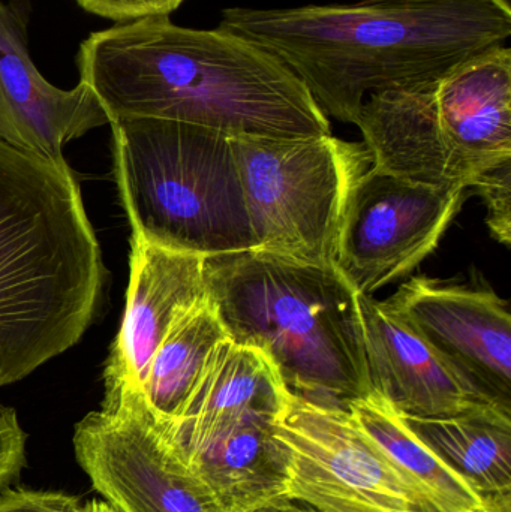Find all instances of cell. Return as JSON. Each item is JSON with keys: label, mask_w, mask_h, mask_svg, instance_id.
<instances>
[{"label": "cell", "mask_w": 511, "mask_h": 512, "mask_svg": "<svg viewBox=\"0 0 511 512\" xmlns=\"http://www.w3.org/2000/svg\"><path fill=\"white\" fill-rule=\"evenodd\" d=\"M77 68L110 123L173 120L231 137L332 134L329 117L287 66L221 27L177 26L170 15L114 23L81 42Z\"/></svg>", "instance_id": "1"}, {"label": "cell", "mask_w": 511, "mask_h": 512, "mask_svg": "<svg viewBox=\"0 0 511 512\" xmlns=\"http://www.w3.org/2000/svg\"><path fill=\"white\" fill-rule=\"evenodd\" d=\"M218 27L287 66L327 117L356 125L369 96L435 80L506 45L511 15L489 0H359L227 8Z\"/></svg>", "instance_id": "2"}, {"label": "cell", "mask_w": 511, "mask_h": 512, "mask_svg": "<svg viewBox=\"0 0 511 512\" xmlns=\"http://www.w3.org/2000/svg\"><path fill=\"white\" fill-rule=\"evenodd\" d=\"M105 276L74 171L0 140V387L80 342Z\"/></svg>", "instance_id": "3"}, {"label": "cell", "mask_w": 511, "mask_h": 512, "mask_svg": "<svg viewBox=\"0 0 511 512\" xmlns=\"http://www.w3.org/2000/svg\"><path fill=\"white\" fill-rule=\"evenodd\" d=\"M228 339L263 352L294 396L347 409L372 393L357 292L333 265L260 249L204 261Z\"/></svg>", "instance_id": "4"}, {"label": "cell", "mask_w": 511, "mask_h": 512, "mask_svg": "<svg viewBox=\"0 0 511 512\" xmlns=\"http://www.w3.org/2000/svg\"><path fill=\"white\" fill-rule=\"evenodd\" d=\"M356 126L375 170L471 188L511 161V48L495 45L435 80L374 93Z\"/></svg>", "instance_id": "5"}, {"label": "cell", "mask_w": 511, "mask_h": 512, "mask_svg": "<svg viewBox=\"0 0 511 512\" xmlns=\"http://www.w3.org/2000/svg\"><path fill=\"white\" fill-rule=\"evenodd\" d=\"M110 126L114 179L134 236L204 258L257 248L231 135L137 117Z\"/></svg>", "instance_id": "6"}, {"label": "cell", "mask_w": 511, "mask_h": 512, "mask_svg": "<svg viewBox=\"0 0 511 512\" xmlns=\"http://www.w3.org/2000/svg\"><path fill=\"white\" fill-rule=\"evenodd\" d=\"M257 248L336 267L351 195L372 159L365 143L231 137Z\"/></svg>", "instance_id": "7"}, {"label": "cell", "mask_w": 511, "mask_h": 512, "mask_svg": "<svg viewBox=\"0 0 511 512\" xmlns=\"http://www.w3.org/2000/svg\"><path fill=\"white\" fill-rule=\"evenodd\" d=\"M101 408L75 424L81 471L116 512H224L140 388L104 381Z\"/></svg>", "instance_id": "8"}, {"label": "cell", "mask_w": 511, "mask_h": 512, "mask_svg": "<svg viewBox=\"0 0 511 512\" xmlns=\"http://www.w3.org/2000/svg\"><path fill=\"white\" fill-rule=\"evenodd\" d=\"M287 454V496L317 512H419L386 457L348 409L288 394L275 418Z\"/></svg>", "instance_id": "9"}, {"label": "cell", "mask_w": 511, "mask_h": 512, "mask_svg": "<svg viewBox=\"0 0 511 512\" xmlns=\"http://www.w3.org/2000/svg\"><path fill=\"white\" fill-rule=\"evenodd\" d=\"M465 192L369 168L348 204L336 256L339 273L365 295L407 276L438 248Z\"/></svg>", "instance_id": "10"}, {"label": "cell", "mask_w": 511, "mask_h": 512, "mask_svg": "<svg viewBox=\"0 0 511 512\" xmlns=\"http://www.w3.org/2000/svg\"><path fill=\"white\" fill-rule=\"evenodd\" d=\"M384 303L486 399L511 411V315L488 283L420 274Z\"/></svg>", "instance_id": "11"}, {"label": "cell", "mask_w": 511, "mask_h": 512, "mask_svg": "<svg viewBox=\"0 0 511 512\" xmlns=\"http://www.w3.org/2000/svg\"><path fill=\"white\" fill-rule=\"evenodd\" d=\"M30 11V0H0V140L66 170V144L110 117L83 81L63 90L42 77L30 56Z\"/></svg>", "instance_id": "12"}, {"label": "cell", "mask_w": 511, "mask_h": 512, "mask_svg": "<svg viewBox=\"0 0 511 512\" xmlns=\"http://www.w3.org/2000/svg\"><path fill=\"white\" fill-rule=\"evenodd\" d=\"M357 304L371 390L401 414L443 418L500 406L465 381L384 301L357 294Z\"/></svg>", "instance_id": "13"}, {"label": "cell", "mask_w": 511, "mask_h": 512, "mask_svg": "<svg viewBox=\"0 0 511 512\" xmlns=\"http://www.w3.org/2000/svg\"><path fill=\"white\" fill-rule=\"evenodd\" d=\"M204 256L131 237L129 285L104 379L140 388L150 360L177 318L206 300Z\"/></svg>", "instance_id": "14"}, {"label": "cell", "mask_w": 511, "mask_h": 512, "mask_svg": "<svg viewBox=\"0 0 511 512\" xmlns=\"http://www.w3.org/2000/svg\"><path fill=\"white\" fill-rule=\"evenodd\" d=\"M273 414L252 412L171 435L224 512H248L287 495V454Z\"/></svg>", "instance_id": "15"}, {"label": "cell", "mask_w": 511, "mask_h": 512, "mask_svg": "<svg viewBox=\"0 0 511 512\" xmlns=\"http://www.w3.org/2000/svg\"><path fill=\"white\" fill-rule=\"evenodd\" d=\"M348 412L366 438L386 457L413 495L419 512H486L483 498L459 472L429 448L389 402L369 393Z\"/></svg>", "instance_id": "16"}, {"label": "cell", "mask_w": 511, "mask_h": 512, "mask_svg": "<svg viewBox=\"0 0 511 512\" xmlns=\"http://www.w3.org/2000/svg\"><path fill=\"white\" fill-rule=\"evenodd\" d=\"M290 391L272 361L251 346L219 343L174 429L207 426L239 415H278Z\"/></svg>", "instance_id": "17"}, {"label": "cell", "mask_w": 511, "mask_h": 512, "mask_svg": "<svg viewBox=\"0 0 511 512\" xmlns=\"http://www.w3.org/2000/svg\"><path fill=\"white\" fill-rule=\"evenodd\" d=\"M404 418L411 430L483 498L511 495L509 409L485 406L453 417Z\"/></svg>", "instance_id": "18"}, {"label": "cell", "mask_w": 511, "mask_h": 512, "mask_svg": "<svg viewBox=\"0 0 511 512\" xmlns=\"http://www.w3.org/2000/svg\"><path fill=\"white\" fill-rule=\"evenodd\" d=\"M227 330L209 298L171 325L150 360L141 393L161 420L180 417Z\"/></svg>", "instance_id": "19"}, {"label": "cell", "mask_w": 511, "mask_h": 512, "mask_svg": "<svg viewBox=\"0 0 511 512\" xmlns=\"http://www.w3.org/2000/svg\"><path fill=\"white\" fill-rule=\"evenodd\" d=\"M471 188L488 207V224L492 237L501 245H511V161L480 176Z\"/></svg>", "instance_id": "20"}, {"label": "cell", "mask_w": 511, "mask_h": 512, "mask_svg": "<svg viewBox=\"0 0 511 512\" xmlns=\"http://www.w3.org/2000/svg\"><path fill=\"white\" fill-rule=\"evenodd\" d=\"M26 463V432L15 409L0 402V490L17 483Z\"/></svg>", "instance_id": "21"}, {"label": "cell", "mask_w": 511, "mask_h": 512, "mask_svg": "<svg viewBox=\"0 0 511 512\" xmlns=\"http://www.w3.org/2000/svg\"><path fill=\"white\" fill-rule=\"evenodd\" d=\"M86 504L78 496L54 490H0V512H86Z\"/></svg>", "instance_id": "22"}, {"label": "cell", "mask_w": 511, "mask_h": 512, "mask_svg": "<svg viewBox=\"0 0 511 512\" xmlns=\"http://www.w3.org/2000/svg\"><path fill=\"white\" fill-rule=\"evenodd\" d=\"M84 11L114 23L171 15L186 0H75Z\"/></svg>", "instance_id": "23"}, {"label": "cell", "mask_w": 511, "mask_h": 512, "mask_svg": "<svg viewBox=\"0 0 511 512\" xmlns=\"http://www.w3.org/2000/svg\"><path fill=\"white\" fill-rule=\"evenodd\" d=\"M248 512H317L314 508L309 507L305 502L297 501L290 496H281V498L273 499L266 504L258 505Z\"/></svg>", "instance_id": "24"}, {"label": "cell", "mask_w": 511, "mask_h": 512, "mask_svg": "<svg viewBox=\"0 0 511 512\" xmlns=\"http://www.w3.org/2000/svg\"><path fill=\"white\" fill-rule=\"evenodd\" d=\"M486 499H488V510L486 512H511V495Z\"/></svg>", "instance_id": "25"}, {"label": "cell", "mask_w": 511, "mask_h": 512, "mask_svg": "<svg viewBox=\"0 0 511 512\" xmlns=\"http://www.w3.org/2000/svg\"><path fill=\"white\" fill-rule=\"evenodd\" d=\"M86 512H116L104 501H90L86 504Z\"/></svg>", "instance_id": "26"}, {"label": "cell", "mask_w": 511, "mask_h": 512, "mask_svg": "<svg viewBox=\"0 0 511 512\" xmlns=\"http://www.w3.org/2000/svg\"><path fill=\"white\" fill-rule=\"evenodd\" d=\"M489 2L494 3V5L497 6V8H500L501 11L511 15V0H489Z\"/></svg>", "instance_id": "27"}]
</instances>
